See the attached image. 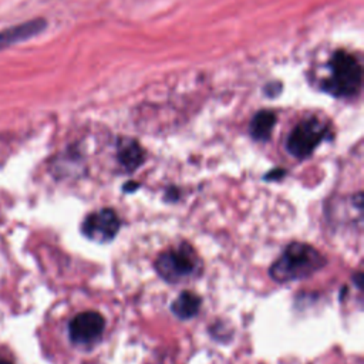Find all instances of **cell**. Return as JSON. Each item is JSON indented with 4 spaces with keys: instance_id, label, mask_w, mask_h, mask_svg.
<instances>
[{
    "instance_id": "obj_1",
    "label": "cell",
    "mask_w": 364,
    "mask_h": 364,
    "mask_svg": "<svg viewBox=\"0 0 364 364\" xmlns=\"http://www.w3.org/2000/svg\"><path fill=\"white\" fill-rule=\"evenodd\" d=\"M326 263L327 259L314 246L303 242H291L270 264L269 276L276 283L303 280L321 270Z\"/></svg>"
},
{
    "instance_id": "obj_2",
    "label": "cell",
    "mask_w": 364,
    "mask_h": 364,
    "mask_svg": "<svg viewBox=\"0 0 364 364\" xmlns=\"http://www.w3.org/2000/svg\"><path fill=\"white\" fill-rule=\"evenodd\" d=\"M156 274L166 283H179L199 274L202 262L196 250L186 242L169 247L158 255L155 263Z\"/></svg>"
},
{
    "instance_id": "obj_3",
    "label": "cell",
    "mask_w": 364,
    "mask_h": 364,
    "mask_svg": "<svg viewBox=\"0 0 364 364\" xmlns=\"http://www.w3.org/2000/svg\"><path fill=\"white\" fill-rule=\"evenodd\" d=\"M361 82L360 61L344 50L336 51L330 60V77L323 88L336 97H353L361 90Z\"/></svg>"
},
{
    "instance_id": "obj_4",
    "label": "cell",
    "mask_w": 364,
    "mask_h": 364,
    "mask_svg": "<svg viewBox=\"0 0 364 364\" xmlns=\"http://www.w3.org/2000/svg\"><path fill=\"white\" fill-rule=\"evenodd\" d=\"M327 125L318 118H306L290 131L286 139V149L293 158L306 159L327 136Z\"/></svg>"
},
{
    "instance_id": "obj_5",
    "label": "cell",
    "mask_w": 364,
    "mask_h": 364,
    "mask_svg": "<svg viewBox=\"0 0 364 364\" xmlns=\"http://www.w3.org/2000/svg\"><path fill=\"white\" fill-rule=\"evenodd\" d=\"M121 229V219L115 209L102 208L88 213L81 223V233L95 243H109Z\"/></svg>"
},
{
    "instance_id": "obj_6",
    "label": "cell",
    "mask_w": 364,
    "mask_h": 364,
    "mask_svg": "<svg viewBox=\"0 0 364 364\" xmlns=\"http://www.w3.org/2000/svg\"><path fill=\"white\" fill-rule=\"evenodd\" d=\"M105 328V318L101 313L88 310L78 313L68 323V336L74 344L88 346L100 340Z\"/></svg>"
},
{
    "instance_id": "obj_7",
    "label": "cell",
    "mask_w": 364,
    "mask_h": 364,
    "mask_svg": "<svg viewBox=\"0 0 364 364\" xmlns=\"http://www.w3.org/2000/svg\"><path fill=\"white\" fill-rule=\"evenodd\" d=\"M47 23L43 18H36L26 21L18 26H13L7 30L0 31V50L10 47L11 44H17L26 41L37 34H40L46 28Z\"/></svg>"
},
{
    "instance_id": "obj_8",
    "label": "cell",
    "mask_w": 364,
    "mask_h": 364,
    "mask_svg": "<svg viewBox=\"0 0 364 364\" xmlns=\"http://www.w3.org/2000/svg\"><path fill=\"white\" fill-rule=\"evenodd\" d=\"M118 164L127 172H134L145 161V152L138 141L132 138H121L117 145Z\"/></svg>"
},
{
    "instance_id": "obj_9",
    "label": "cell",
    "mask_w": 364,
    "mask_h": 364,
    "mask_svg": "<svg viewBox=\"0 0 364 364\" xmlns=\"http://www.w3.org/2000/svg\"><path fill=\"white\" fill-rule=\"evenodd\" d=\"M202 307V297L193 291H182L171 304V313L179 320H189L198 316Z\"/></svg>"
},
{
    "instance_id": "obj_10",
    "label": "cell",
    "mask_w": 364,
    "mask_h": 364,
    "mask_svg": "<svg viewBox=\"0 0 364 364\" xmlns=\"http://www.w3.org/2000/svg\"><path fill=\"white\" fill-rule=\"evenodd\" d=\"M276 124V114L269 109L259 111L250 121L249 132L255 141H269Z\"/></svg>"
},
{
    "instance_id": "obj_11",
    "label": "cell",
    "mask_w": 364,
    "mask_h": 364,
    "mask_svg": "<svg viewBox=\"0 0 364 364\" xmlns=\"http://www.w3.org/2000/svg\"><path fill=\"white\" fill-rule=\"evenodd\" d=\"M286 175V171L282 169V168H276V169H272L270 172H267L264 175V181H279L282 178H284Z\"/></svg>"
},
{
    "instance_id": "obj_12",
    "label": "cell",
    "mask_w": 364,
    "mask_h": 364,
    "mask_svg": "<svg viewBox=\"0 0 364 364\" xmlns=\"http://www.w3.org/2000/svg\"><path fill=\"white\" fill-rule=\"evenodd\" d=\"M179 198V191L175 186H169L165 191V199L166 200H176Z\"/></svg>"
},
{
    "instance_id": "obj_13",
    "label": "cell",
    "mask_w": 364,
    "mask_h": 364,
    "mask_svg": "<svg viewBox=\"0 0 364 364\" xmlns=\"http://www.w3.org/2000/svg\"><path fill=\"white\" fill-rule=\"evenodd\" d=\"M138 186H139L138 182L129 181V182H127V183L122 185V191H124V192H135V191L138 189Z\"/></svg>"
},
{
    "instance_id": "obj_14",
    "label": "cell",
    "mask_w": 364,
    "mask_h": 364,
    "mask_svg": "<svg viewBox=\"0 0 364 364\" xmlns=\"http://www.w3.org/2000/svg\"><path fill=\"white\" fill-rule=\"evenodd\" d=\"M0 364H10V363L6 361V360H0Z\"/></svg>"
}]
</instances>
